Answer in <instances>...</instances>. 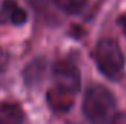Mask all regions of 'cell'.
I'll return each instance as SVG.
<instances>
[{
  "instance_id": "6da1fadb",
  "label": "cell",
  "mask_w": 126,
  "mask_h": 124,
  "mask_svg": "<svg viewBox=\"0 0 126 124\" xmlns=\"http://www.w3.org/2000/svg\"><path fill=\"white\" fill-rule=\"evenodd\" d=\"M82 110L91 124H111L116 117V99L103 85H93L87 89Z\"/></svg>"
},
{
  "instance_id": "7a4b0ae2",
  "label": "cell",
  "mask_w": 126,
  "mask_h": 124,
  "mask_svg": "<svg viewBox=\"0 0 126 124\" xmlns=\"http://www.w3.org/2000/svg\"><path fill=\"white\" fill-rule=\"evenodd\" d=\"M95 63L100 72L109 79H119L123 73L125 57L120 45L113 38H103L98 41L94 51Z\"/></svg>"
},
{
  "instance_id": "3957f363",
  "label": "cell",
  "mask_w": 126,
  "mask_h": 124,
  "mask_svg": "<svg viewBox=\"0 0 126 124\" xmlns=\"http://www.w3.org/2000/svg\"><path fill=\"white\" fill-rule=\"evenodd\" d=\"M54 89L67 95H75L81 88V74L78 67L69 60H60L54 64L53 69Z\"/></svg>"
},
{
  "instance_id": "277c9868",
  "label": "cell",
  "mask_w": 126,
  "mask_h": 124,
  "mask_svg": "<svg viewBox=\"0 0 126 124\" xmlns=\"http://www.w3.org/2000/svg\"><path fill=\"white\" fill-rule=\"evenodd\" d=\"M27 21V12L12 0H7L1 4L0 9V24H10V25H22Z\"/></svg>"
},
{
  "instance_id": "5b68a950",
  "label": "cell",
  "mask_w": 126,
  "mask_h": 124,
  "mask_svg": "<svg viewBox=\"0 0 126 124\" xmlns=\"http://www.w3.org/2000/svg\"><path fill=\"white\" fill-rule=\"evenodd\" d=\"M25 114L18 104H0V124H22Z\"/></svg>"
},
{
  "instance_id": "8992f818",
  "label": "cell",
  "mask_w": 126,
  "mask_h": 124,
  "mask_svg": "<svg viewBox=\"0 0 126 124\" xmlns=\"http://www.w3.org/2000/svg\"><path fill=\"white\" fill-rule=\"evenodd\" d=\"M47 101H48V105L57 111V112H64L67 111L72 104H73V96L72 95H67L64 92H60L54 88H51L48 93H47Z\"/></svg>"
},
{
  "instance_id": "52a82bcc",
  "label": "cell",
  "mask_w": 126,
  "mask_h": 124,
  "mask_svg": "<svg viewBox=\"0 0 126 124\" xmlns=\"http://www.w3.org/2000/svg\"><path fill=\"white\" fill-rule=\"evenodd\" d=\"M53 3L66 13H78L85 7L87 0H53Z\"/></svg>"
},
{
  "instance_id": "ba28073f",
  "label": "cell",
  "mask_w": 126,
  "mask_h": 124,
  "mask_svg": "<svg viewBox=\"0 0 126 124\" xmlns=\"http://www.w3.org/2000/svg\"><path fill=\"white\" fill-rule=\"evenodd\" d=\"M43 72H44V63L43 60H37V62L31 63L27 70H25V80L27 83H35L41 79L43 76Z\"/></svg>"
},
{
  "instance_id": "9c48e42d",
  "label": "cell",
  "mask_w": 126,
  "mask_h": 124,
  "mask_svg": "<svg viewBox=\"0 0 126 124\" xmlns=\"http://www.w3.org/2000/svg\"><path fill=\"white\" fill-rule=\"evenodd\" d=\"M111 124H126V112H119L113 118Z\"/></svg>"
},
{
  "instance_id": "30bf717a",
  "label": "cell",
  "mask_w": 126,
  "mask_h": 124,
  "mask_svg": "<svg viewBox=\"0 0 126 124\" xmlns=\"http://www.w3.org/2000/svg\"><path fill=\"white\" fill-rule=\"evenodd\" d=\"M6 64H7V56H6V53L0 48V72L4 70Z\"/></svg>"
},
{
  "instance_id": "8fae6325",
  "label": "cell",
  "mask_w": 126,
  "mask_h": 124,
  "mask_svg": "<svg viewBox=\"0 0 126 124\" xmlns=\"http://www.w3.org/2000/svg\"><path fill=\"white\" fill-rule=\"evenodd\" d=\"M119 24H120V26H122L123 32L126 34V15H122V16L119 18Z\"/></svg>"
}]
</instances>
